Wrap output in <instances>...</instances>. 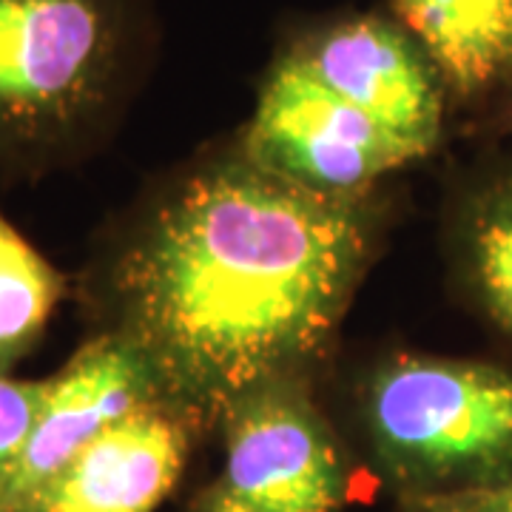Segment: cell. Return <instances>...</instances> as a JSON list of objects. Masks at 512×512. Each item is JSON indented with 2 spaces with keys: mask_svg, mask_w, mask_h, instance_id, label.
I'll return each mask as SVG.
<instances>
[{
  "mask_svg": "<svg viewBox=\"0 0 512 512\" xmlns=\"http://www.w3.org/2000/svg\"><path fill=\"white\" fill-rule=\"evenodd\" d=\"M202 427L171 402L114 421L20 512H154L183 476Z\"/></svg>",
  "mask_w": 512,
  "mask_h": 512,
  "instance_id": "obj_8",
  "label": "cell"
},
{
  "mask_svg": "<svg viewBox=\"0 0 512 512\" xmlns=\"http://www.w3.org/2000/svg\"><path fill=\"white\" fill-rule=\"evenodd\" d=\"M46 379H15L0 373V478L20 456L23 444L35 427L37 410L43 404Z\"/></svg>",
  "mask_w": 512,
  "mask_h": 512,
  "instance_id": "obj_12",
  "label": "cell"
},
{
  "mask_svg": "<svg viewBox=\"0 0 512 512\" xmlns=\"http://www.w3.org/2000/svg\"><path fill=\"white\" fill-rule=\"evenodd\" d=\"M66 279L0 214V373L40 345Z\"/></svg>",
  "mask_w": 512,
  "mask_h": 512,
  "instance_id": "obj_11",
  "label": "cell"
},
{
  "mask_svg": "<svg viewBox=\"0 0 512 512\" xmlns=\"http://www.w3.org/2000/svg\"><path fill=\"white\" fill-rule=\"evenodd\" d=\"M285 49L419 160L436 151L450 94L430 57L393 15L356 12L322 20L293 35Z\"/></svg>",
  "mask_w": 512,
  "mask_h": 512,
  "instance_id": "obj_6",
  "label": "cell"
},
{
  "mask_svg": "<svg viewBox=\"0 0 512 512\" xmlns=\"http://www.w3.org/2000/svg\"><path fill=\"white\" fill-rule=\"evenodd\" d=\"M225 464L202 512H336L348 473L302 376L265 384L220 419Z\"/></svg>",
  "mask_w": 512,
  "mask_h": 512,
  "instance_id": "obj_5",
  "label": "cell"
},
{
  "mask_svg": "<svg viewBox=\"0 0 512 512\" xmlns=\"http://www.w3.org/2000/svg\"><path fill=\"white\" fill-rule=\"evenodd\" d=\"M148 55V0H0V168L43 174L86 154Z\"/></svg>",
  "mask_w": 512,
  "mask_h": 512,
  "instance_id": "obj_2",
  "label": "cell"
},
{
  "mask_svg": "<svg viewBox=\"0 0 512 512\" xmlns=\"http://www.w3.org/2000/svg\"><path fill=\"white\" fill-rule=\"evenodd\" d=\"M390 9L450 97L473 103L512 83V0H390Z\"/></svg>",
  "mask_w": 512,
  "mask_h": 512,
  "instance_id": "obj_9",
  "label": "cell"
},
{
  "mask_svg": "<svg viewBox=\"0 0 512 512\" xmlns=\"http://www.w3.org/2000/svg\"><path fill=\"white\" fill-rule=\"evenodd\" d=\"M456 265L478 311L512 342V171L487 177L461 205Z\"/></svg>",
  "mask_w": 512,
  "mask_h": 512,
  "instance_id": "obj_10",
  "label": "cell"
},
{
  "mask_svg": "<svg viewBox=\"0 0 512 512\" xmlns=\"http://www.w3.org/2000/svg\"><path fill=\"white\" fill-rule=\"evenodd\" d=\"M239 151L313 194L365 200L384 174L419 157L365 111L322 86L282 46L271 60Z\"/></svg>",
  "mask_w": 512,
  "mask_h": 512,
  "instance_id": "obj_4",
  "label": "cell"
},
{
  "mask_svg": "<svg viewBox=\"0 0 512 512\" xmlns=\"http://www.w3.org/2000/svg\"><path fill=\"white\" fill-rule=\"evenodd\" d=\"M373 450L416 501L512 484V370L407 353L365 387Z\"/></svg>",
  "mask_w": 512,
  "mask_h": 512,
  "instance_id": "obj_3",
  "label": "cell"
},
{
  "mask_svg": "<svg viewBox=\"0 0 512 512\" xmlns=\"http://www.w3.org/2000/svg\"><path fill=\"white\" fill-rule=\"evenodd\" d=\"M373 254L365 200L313 194L242 151L174 183L92 271L100 330L146 356L165 402L200 427L302 376Z\"/></svg>",
  "mask_w": 512,
  "mask_h": 512,
  "instance_id": "obj_1",
  "label": "cell"
},
{
  "mask_svg": "<svg viewBox=\"0 0 512 512\" xmlns=\"http://www.w3.org/2000/svg\"><path fill=\"white\" fill-rule=\"evenodd\" d=\"M419 512H512V484L419 501Z\"/></svg>",
  "mask_w": 512,
  "mask_h": 512,
  "instance_id": "obj_13",
  "label": "cell"
},
{
  "mask_svg": "<svg viewBox=\"0 0 512 512\" xmlns=\"http://www.w3.org/2000/svg\"><path fill=\"white\" fill-rule=\"evenodd\" d=\"M151 402H165V396L146 356L114 330L94 333L46 379L35 427L0 478V512L23 510L106 427Z\"/></svg>",
  "mask_w": 512,
  "mask_h": 512,
  "instance_id": "obj_7",
  "label": "cell"
},
{
  "mask_svg": "<svg viewBox=\"0 0 512 512\" xmlns=\"http://www.w3.org/2000/svg\"><path fill=\"white\" fill-rule=\"evenodd\" d=\"M498 111H501V114H498V117H501V126L507 128V131H512V83L501 92V109Z\"/></svg>",
  "mask_w": 512,
  "mask_h": 512,
  "instance_id": "obj_14",
  "label": "cell"
}]
</instances>
